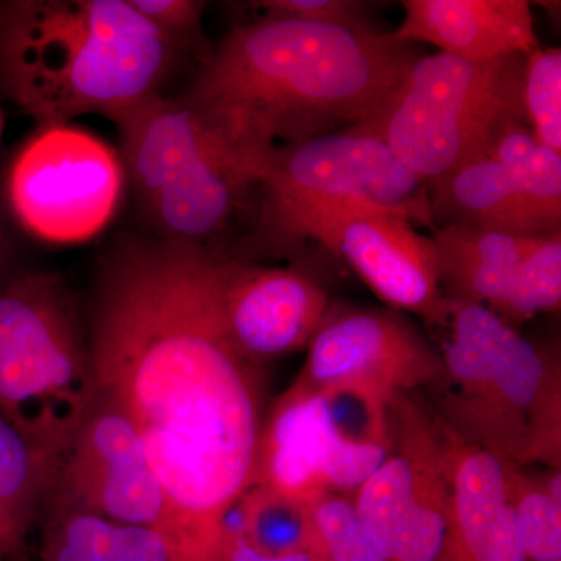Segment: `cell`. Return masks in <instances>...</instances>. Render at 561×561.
Masks as SVG:
<instances>
[{
	"instance_id": "1",
	"label": "cell",
	"mask_w": 561,
	"mask_h": 561,
	"mask_svg": "<svg viewBox=\"0 0 561 561\" xmlns=\"http://www.w3.org/2000/svg\"><path fill=\"white\" fill-rule=\"evenodd\" d=\"M221 260L169 239L125 247L88 335L94 394L131 421L164 491L171 561H227L228 518L256 482L265 365L225 323Z\"/></svg>"
},
{
	"instance_id": "2",
	"label": "cell",
	"mask_w": 561,
	"mask_h": 561,
	"mask_svg": "<svg viewBox=\"0 0 561 561\" xmlns=\"http://www.w3.org/2000/svg\"><path fill=\"white\" fill-rule=\"evenodd\" d=\"M416 58L393 32L262 16L217 44L183 99L261 165L273 147L370 119Z\"/></svg>"
},
{
	"instance_id": "3",
	"label": "cell",
	"mask_w": 561,
	"mask_h": 561,
	"mask_svg": "<svg viewBox=\"0 0 561 561\" xmlns=\"http://www.w3.org/2000/svg\"><path fill=\"white\" fill-rule=\"evenodd\" d=\"M175 47L128 0L0 2V91L38 127L113 121L160 92Z\"/></svg>"
},
{
	"instance_id": "4",
	"label": "cell",
	"mask_w": 561,
	"mask_h": 561,
	"mask_svg": "<svg viewBox=\"0 0 561 561\" xmlns=\"http://www.w3.org/2000/svg\"><path fill=\"white\" fill-rule=\"evenodd\" d=\"M526 54L468 61L438 51L419 57L378 113L351 128L375 136L427 187L491 157L513 127L527 124Z\"/></svg>"
},
{
	"instance_id": "5",
	"label": "cell",
	"mask_w": 561,
	"mask_h": 561,
	"mask_svg": "<svg viewBox=\"0 0 561 561\" xmlns=\"http://www.w3.org/2000/svg\"><path fill=\"white\" fill-rule=\"evenodd\" d=\"M92 400L90 343L65 280L9 273L0 279V411L62 456Z\"/></svg>"
},
{
	"instance_id": "6",
	"label": "cell",
	"mask_w": 561,
	"mask_h": 561,
	"mask_svg": "<svg viewBox=\"0 0 561 561\" xmlns=\"http://www.w3.org/2000/svg\"><path fill=\"white\" fill-rule=\"evenodd\" d=\"M257 224L272 243L295 220L324 208L370 203L432 225L430 187L381 139L356 130L273 147L257 173Z\"/></svg>"
},
{
	"instance_id": "7",
	"label": "cell",
	"mask_w": 561,
	"mask_h": 561,
	"mask_svg": "<svg viewBox=\"0 0 561 561\" xmlns=\"http://www.w3.org/2000/svg\"><path fill=\"white\" fill-rule=\"evenodd\" d=\"M119 151L70 124L38 127L7 175V201L20 227L51 245L95 238L119 208Z\"/></svg>"
},
{
	"instance_id": "8",
	"label": "cell",
	"mask_w": 561,
	"mask_h": 561,
	"mask_svg": "<svg viewBox=\"0 0 561 561\" xmlns=\"http://www.w3.org/2000/svg\"><path fill=\"white\" fill-rule=\"evenodd\" d=\"M306 241L341 256L393 311L448 323L454 305L438 280L437 249L404 214L370 203L324 208L294 221L272 247L294 250Z\"/></svg>"
},
{
	"instance_id": "9",
	"label": "cell",
	"mask_w": 561,
	"mask_h": 561,
	"mask_svg": "<svg viewBox=\"0 0 561 561\" xmlns=\"http://www.w3.org/2000/svg\"><path fill=\"white\" fill-rule=\"evenodd\" d=\"M560 400L559 367L515 328L489 378L449 397L443 423L502 460L560 470Z\"/></svg>"
},
{
	"instance_id": "10",
	"label": "cell",
	"mask_w": 561,
	"mask_h": 561,
	"mask_svg": "<svg viewBox=\"0 0 561 561\" xmlns=\"http://www.w3.org/2000/svg\"><path fill=\"white\" fill-rule=\"evenodd\" d=\"M47 504L80 508L127 526L158 529L164 519V491L138 431L98 394L62 453Z\"/></svg>"
},
{
	"instance_id": "11",
	"label": "cell",
	"mask_w": 561,
	"mask_h": 561,
	"mask_svg": "<svg viewBox=\"0 0 561 561\" xmlns=\"http://www.w3.org/2000/svg\"><path fill=\"white\" fill-rule=\"evenodd\" d=\"M442 378L440 354L400 312L330 309L295 381L312 389L359 382L394 398Z\"/></svg>"
},
{
	"instance_id": "12",
	"label": "cell",
	"mask_w": 561,
	"mask_h": 561,
	"mask_svg": "<svg viewBox=\"0 0 561 561\" xmlns=\"http://www.w3.org/2000/svg\"><path fill=\"white\" fill-rule=\"evenodd\" d=\"M220 302L232 341L261 365L309 346L331 309L328 291L306 273L225 256Z\"/></svg>"
},
{
	"instance_id": "13",
	"label": "cell",
	"mask_w": 561,
	"mask_h": 561,
	"mask_svg": "<svg viewBox=\"0 0 561 561\" xmlns=\"http://www.w3.org/2000/svg\"><path fill=\"white\" fill-rule=\"evenodd\" d=\"M448 519L438 561H529L505 489L504 460L461 440L442 420Z\"/></svg>"
},
{
	"instance_id": "14",
	"label": "cell",
	"mask_w": 561,
	"mask_h": 561,
	"mask_svg": "<svg viewBox=\"0 0 561 561\" xmlns=\"http://www.w3.org/2000/svg\"><path fill=\"white\" fill-rule=\"evenodd\" d=\"M121 160L140 205H146L184 169L231 142L206 114L186 99L161 92L114 117ZM236 146V144H234Z\"/></svg>"
},
{
	"instance_id": "15",
	"label": "cell",
	"mask_w": 561,
	"mask_h": 561,
	"mask_svg": "<svg viewBox=\"0 0 561 561\" xmlns=\"http://www.w3.org/2000/svg\"><path fill=\"white\" fill-rule=\"evenodd\" d=\"M393 35L427 43L468 61H490L538 49L527 0H405Z\"/></svg>"
},
{
	"instance_id": "16",
	"label": "cell",
	"mask_w": 561,
	"mask_h": 561,
	"mask_svg": "<svg viewBox=\"0 0 561 561\" xmlns=\"http://www.w3.org/2000/svg\"><path fill=\"white\" fill-rule=\"evenodd\" d=\"M257 172L256 160L228 144L184 169L142 208L162 239L206 245L256 187Z\"/></svg>"
},
{
	"instance_id": "17",
	"label": "cell",
	"mask_w": 561,
	"mask_h": 561,
	"mask_svg": "<svg viewBox=\"0 0 561 561\" xmlns=\"http://www.w3.org/2000/svg\"><path fill=\"white\" fill-rule=\"evenodd\" d=\"M327 442L316 390L294 381L265 412L254 485L313 507L331 493L324 478Z\"/></svg>"
},
{
	"instance_id": "18",
	"label": "cell",
	"mask_w": 561,
	"mask_h": 561,
	"mask_svg": "<svg viewBox=\"0 0 561 561\" xmlns=\"http://www.w3.org/2000/svg\"><path fill=\"white\" fill-rule=\"evenodd\" d=\"M61 456L0 411V553L27 561Z\"/></svg>"
},
{
	"instance_id": "19",
	"label": "cell",
	"mask_w": 561,
	"mask_h": 561,
	"mask_svg": "<svg viewBox=\"0 0 561 561\" xmlns=\"http://www.w3.org/2000/svg\"><path fill=\"white\" fill-rule=\"evenodd\" d=\"M534 239L461 225L434 228L443 294L451 302L493 309Z\"/></svg>"
},
{
	"instance_id": "20",
	"label": "cell",
	"mask_w": 561,
	"mask_h": 561,
	"mask_svg": "<svg viewBox=\"0 0 561 561\" xmlns=\"http://www.w3.org/2000/svg\"><path fill=\"white\" fill-rule=\"evenodd\" d=\"M430 210L435 228L461 225L522 238L546 236L493 158L463 165L431 186Z\"/></svg>"
},
{
	"instance_id": "21",
	"label": "cell",
	"mask_w": 561,
	"mask_h": 561,
	"mask_svg": "<svg viewBox=\"0 0 561 561\" xmlns=\"http://www.w3.org/2000/svg\"><path fill=\"white\" fill-rule=\"evenodd\" d=\"M490 158L505 169L513 190L542 234L560 231V151L535 138L529 125H518L502 135Z\"/></svg>"
},
{
	"instance_id": "22",
	"label": "cell",
	"mask_w": 561,
	"mask_h": 561,
	"mask_svg": "<svg viewBox=\"0 0 561 561\" xmlns=\"http://www.w3.org/2000/svg\"><path fill=\"white\" fill-rule=\"evenodd\" d=\"M311 508L253 485L231 513L236 535L257 551L290 553L312 548Z\"/></svg>"
},
{
	"instance_id": "23",
	"label": "cell",
	"mask_w": 561,
	"mask_h": 561,
	"mask_svg": "<svg viewBox=\"0 0 561 561\" xmlns=\"http://www.w3.org/2000/svg\"><path fill=\"white\" fill-rule=\"evenodd\" d=\"M561 302V231L538 236L516 267L511 287L491 311L508 324L538 313L559 311Z\"/></svg>"
},
{
	"instance_id": "24",
	"label": "cell",
	"mask_w": 561,
	"mask_h": 561,
	"mask_svg": "<svg viewBox=\"0 0 561 561\" xmlns=\"http://www.w3.org/2000/svg\"><path fill=\"white\" fill-rule=\"evenodd\" d=\"M505 489L524 552L529 561L561 560V500L553 496L545 479L524 472L504 460Z\"/></svg>"
},
{
	"instance_id": "25",
	"label": "cell",
	"mask_w": 561,
	"mask_h": 561,
	"mask_svg": "<svg viewBox=\"0 0 561 561\" xmlns=\"http://www.w3.org/2000/svg\"><path fill=\"white\" fill-rule=\"evenodd\" d=\"M114 530L94 513L44 505L41 561H114Z\"/></svg>"
},
{
	"instance_id": "26",
	"label": "cell",
	"mask_w": 561,
	"mask_h": 561,
	"mask_svg": "<svg viewBox=\"0 0 561 561\" xmlns=\"http://www.w3.org/2000/svg\"><path fill=\"white\" fill-rule=\"evenodd\" d=\"M312 546L321 561H389L357 515L354 502L328 493L311 508Z\"/></svg>"
},
{
	"instance_id": "27",
	"label": "cell",
	"mask_w": 561,
	"mask_h": 561,
	"mask_svg": "<svg viewBox=\"0 0 561 561\" xmlns=\"http://www.w3.org/2000/svg\"><path fill=\"white\" fill-rule=\"evenodd\" d=\"M524 110L535 138L561 153V50L538 47L527 55Z\"/></svg>"
},
{
	"instance_id": "28",
	"label": "cell",
	"mask_w": 561,
	"mask_h": 561,
	"mask_svg": "<svg viewBox=\"0 0 561 561\" xmlns=\"http://www.w3.org/2000/svg\"><path fill=\"white\" fill-rule=\"evenodd\" d=\"M253 5L264 11V16L317 22L350 31L381 32L368 14L370 5L359 0H261Z\"/></svg>"
},
{
	"instance_id": "29",
	"label": "cell",
	"mask_w": 561,
	"mask_h": 561,
	"mask_svg": "<svg viewBox=\"0 0 561 561\" xmlns=\"http://www.w3.org/2000/svg\"><path fill=\"white\" fill-rule=\"evenodd\" d=\"M149 24L173 46L191 41L201 32L205 3L197 0H128Z\"/></svg>"
},
{
	"instance_id": "30",
	"label": "cell",
	"mask_w": 561,
	"mask_h": 561,
	"mask_svg": "<svg viewBox=\"0 0 561 561\" xmlns=\"http://www.w3.org/2000/svg\"><path fill=\"white\" fill-rule=\"evenodd\" d=\"M114 561H171V551L153 527L116 524Z\"/></svg>"
},
{
	"instance_id": "31",
	"label": "cell",
	"mask_w": 561,
	"mask_h": 561,
	"mask_svg": "<svg viewBox=\"0 0 561 561\" xmlns=\"http://www.w3.org/2000/svg\"><path fill=\"white\" fill-rule=\"evenodd\" d=\"M227 561H321V559L313 546L290 553H265L253 548L241 535H228Z\"/></svg>"
},
{
	"instance_id": "32",
	"label": "cell",
	"mask_w": 561,
	"mask_h": 561,
	"mask_svg": "<svg viewBox=\"0 0 561 561\" xmlns=\"http://www.w3.org/2000/svg\"><path fill=\"white\" fill-rule=\"evenodd\" d=\"M10 262V242L7 236L5 228H3L2 220H0V279L9 275Z\"/></svg>"
},
{
	"instance_id": "33",
	"label": "cell",
	"mask_w": 561,
	"mask_h": 561,
	"mask_svg": "<svg viewBox=\"0 0 561 561\" xmlns=\"http://www.w3.org/2000/svg\"><path fill=\"white\" fill-rule=\"evenodd\" d=\"M3 127H5V117H3L2 108H0V142H2Z\"/></svg>"
},
{
	"instance_id": "34",
	"label": "cell",
	"mask_w": 561,
	"mask_h": 561,
	"mask_svg": "<svg viewBox=\"0 0 561 561\" xmlns=\"http://www.w3.org/2000/svg\"><path fill=\"white\" fill-rule=\"evenodd\" d=\"M0 561H7L5 559H3L2 553H0Z\"/></svg>"
},
{
	"instance_id": "35",
	"label": "cell",
	"mask_w": 561,
	"mask_h": 561,
	"mask_svg": "<svg viewBox=\"0 0 561 561\" xmlns=\"http://www.w3.org/2000/svg\"><path fill=\"white\" fill-rule=\"evenodd\" d=\"M559 561H561V560H559Z\"/></svg>"
}]
</instances>
